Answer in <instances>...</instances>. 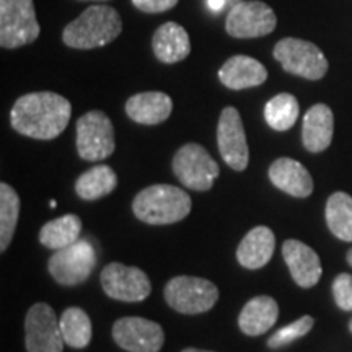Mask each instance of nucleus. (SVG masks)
Here are the masks:
<instances>
[{
	"instance_id": "obj_1",
	"label": "nucleus",
	"mask_w": 352,
	"mask_h": 352,
	"mask_svg": "<svg viewBox=\"0 0 352 352\" xmlns=\"http://www.w3.org/2000/svg\"><path fill=\"white\" fill-rule=\"evenodd\" d=\"M72 114L70 101L54 91H33L20 96L10 111V124L19 134L51 140L67 127Z\"/></svg>"
},
{
	"instance_id": "obj_2",
	"label": "nucleus",
	"mask_w": 352,
	"mask_h": 352,
	"mask_svg": "<svg viewBox=\"0 0 352 352\" xmlns=\"http://www.w3.org/2000/svg\"><path fill=\"white\" fill-rule=\"evenodd\" d=\"M122 32V20L116 8L90 6L63 32V41L72 50H95L113 43Z\"/></svg>"
},
{
	"instance_id": "obj_3",
	"label": "nucleus",
	"mask_w": 352,
	"mask_h": 352,
	"mask_svg": "<svg viewBox=\"0 0 352 352\" xmlns=\"http://www.w3.org/2000/svg\"><path fill=\"white\" fill-rule=\"evenodd\" d=\"M191 197L184 189L171 184H152L134 197V215L148 226H170L191 212Z\"/></svg>"
},
{
	"instance_id": "obj_4",
	"label": "nucleus",
	"mask_w": 352,
	"mask_h": 352,
	"mask_svg": "<svg viewBox=\"0 0 352 352\" xmlns=\"http://www.w3.org/2000/svg\"><path fill=\"white\" fill-rule=\"evenodd\" d=\"M39 32L33 0H0V46L3 50L32 44Z\"/></svg>"
},
{
	"instance_id": "obj_5",
	"label": "nucleus",
	"mask_w": 352,
	"mask_h": 352,
	"mask_svg": "<svg viewBox=\"0 0 352 352\" xmlns=\"http://www.w3.org/2000/svg\"><path fill=\"white\" fill-rule=\"evenodd\" d=\"M274 59L292 76L320 80L328 72V59L318 46L305 39L284 38L274 46Z\"/></svg>"
},
{
	"instance_id": "obj_6",
	"label": "nucleus",
	"mask_w": 352,
	"mask_h": 352,
	"mask_svg": "<svg viewBox=\"0 0 352 352\" xmlns=\"http://www.w3.org/2000/svg\"><path fill=\"white\" fill-rule=\"evenodd\" d=\"M165 300L183 315L206 314L219 300V289L208 279L176 276L165 285Z\"/></svg>"
},
{
	"instance_id": "obj_7",
	"label": "nucleus",
	"mask_w": 352,
	"mask_h": 352,
	"mask_svg": "<svg viewBox=\"0 0 352 352\" xmlns=\"http://www.w3.org/2000/svg\"><path fill=\"white\" fill-rule=\"evenodd\" d=\"M173 173L183 186L192 191H209L220 168L204 147L196 142L184 144L173 157Z\"/></svg>"
},
{
	"instance_id": "obj_8",
	"label": "nucleus",
	"mask_w": 352,
	"mask_h": 352,
	"mask_svg": "<svg viewBox=\"0 0 352 352\" xmlns=\"http://www.w3.org/2000/svg\"><path fill=\"white\" fill-rule=\"evenodd\" d=\"M77 152L82 160L98 162L111 157L114 142V127L107 113L88 111L77 121Z\"/></svg>"
},
{
	"instance_id": "obj_9",
	"label": "nucleus",
	"mask_w": 352,
	"mask_h": 352,
	"mask_svg": "<svg viewBox=\"0 0 352 352\" xmlns=\"http://www.w3.org/2000/svg\"><path fill=\"white\" fill-rule=\"evenodd\" d=\"M95 264L96 252L94 245L87 240H77L67 248L57 250L47 261V270L57 284L72 287L88 280Z\"/></svg>"
},
{
	"instance_id": "obj_10",
	"label": "nucleus",
	"mask_w": 352,
	"mask_h": 352,
	"mask_svg": "<svg viewBox=\"0 0 352 352\" xmlns=\"http://www.w3.org/2000/svg\"><path fill=\"white\" fill-rule=\"evenodd\" d=\"M277 16L272 8L261 0L236 2L228 12L226 32L236 39H253L271 34L276 30Z\"/></svg>"
},
{
	"instance_id": "obj_11",
	"label": "nucleus",
	"mask_w": 352,
	"mask_h": 352,
	"mask_svg": "<svg viewBox=\"0 0 352 352\" xmlns=\"http://www.w3.org/2000/svg\"><path fill=\"white\" fill-rule=\"evenodd\" d=\"M64 338L56 311L47 303H34L25 318V346L28 352H63Z\"/></svg>"
},
{
	"instance_id": "obj_12",
	"label": "nucleus",
	"mask_w": 352,
	"mask_h": 352,
	"mask_svg": "<svg viewBox=\"0 0 352 352\" xmlns=\"http://www.w3.org/2000/svg\"><path fill=\"white\" fill-rule=\"evenodd\" d=\"M101 287L108 297L121 302H142L151 296L152 284L142 270L111 263L101 271Z\"/></svg>"
},
{
	"instance_id": "obj_13",
	"label": "nucleus",
	"mask_w": 352,
	"mask_h": 352,
	"mask_svg": "<svg viewBox=\"0 0 352 352\" xmlns=\"http://www.w3.org/2000/svg\"><path fill=\"white\" fill-rule=\"evenodd\" d=\"M217 145L223 162L235 171L246 170L250 162V148L246 142L243 121L239 109L227 107L222 109L217 124Z\"/></svg>"
},
{
	"instance_id": "obj_14",
	"label": "nucleus",
	"mask_w": 352,
	"mask_h": 352,
	"mask_svg": "<svg viewBox=\"0 0 352 352\" xmlns=\"http://www.w3.org/2000/svg\"><path fill=\"white\" fill-rule=\"evenodd\" d=\"M113 340L127 352H158L164 347V328L140 316H124L113 324Z\"/></svg>"
},
{
	"instance_id": "obj_15",
	"label": "nucleus",
	"mask_w": 352,
	"mask_h": 352,
	"mask_svg": "<svg viewBox=\"0 0 352 352\" xmlns=\"http://www.w3.org/2000/svg\"><path fill=\"white\" fill-rule=\"evenodd\" d=\"M283 256L297 285L310 289L318 284L323 270H321L320 256L314 248H310L303 241L285 240L283 245Z\"/></svg>"
},
{
	"instance_id": "obj_16",
	"label": "nucleus",
	"mask_w": 352,
	"mask_h": 352,
	"mask_svg": "<svg viewBox=\"0 0 352 352\" xmlns=\"http://www.w3.org/2000/svg\"><path fill=\"white\" fill-rule=\"evenodd\" d=\"M271 183L277 189L294 197H308L314 192V178L300 162L289 157H280L270 166Z\"/></svg>"
},
{
	"instance_id": "obj_17",
	"label": "nucleus",
	"mask_w": 352,
	"mask_h": 352,
	"mask_svg": "<svg viewBox=\"0 0 352 352\" xmlns=\"http://www.w3.org/2000/svg\"><path fill=\"white\" fill-rule=\"evenodd\" d=\"M219 80L228 90H246L263 85L267 80V70L259 60L250 56H233L219 70Z\"/></svg>"
},
{
	"instance_id": "obj_18",
	"label": "nucleus",
	"mask_w": 352,
	"mask_h": 352,
	"mask_svg": "<svg viewBox=\"0 0 352 352\" xmlns=\"http://www.w3.org/2000/svg\"><path fill=\"white\" fill-rule=\"evenodd\" d=\"M173 111V101L164 91H142L126 101V113L138 124L155 126L166 121Z\"/></svg>"
},
{
	"instance_id": "obj_19",
	"label": "nucleus",
	"mask_w": 352,
	"mask_h": 352,
	"mask_svg": "<svg viewBox=\"0 0 352 352\" xmlns=\"http://www.w3.org/2000/svg\"><path fill=\"white\" fill-rule=\"evenodd\" d=\"M334 116L331 108L324 103L314 104L303 118V147L311 153L327 151L333 140Z\"/></svg>"
},
{
	"instance_id": "obj_20",
	"label": "nucleus",
	"mask_w": 352,
	"mask_h": 352,
	"mask_svg": "<svg viewBox=\"0 0 352 352\" xmlns=\"http://www.w3.org/2000/svg\"><path fill=\"white\" fill-rule=\"evenodd\" d=\"M153 54L160 63L176 64L186 59L191 52V41L186 30L179 23L168 21L158 26L152 38Z\"/></svg>"
},
{
	"instance_id": "obj_21",
	"label": "nucleus",
	"mask_w": 352,
	"mask_h": 352,
	"mask_svg": "<svg viewBox=\"0 0 352 352\" xmlns=\"http://www.w3.org/2000/svg\"><path fill=\"white\" fill-rule=\"evenodd\" d=\"M276 248V236L271 228L259 226L245 235L236 250V259L246 270H259L271 261Z\"/></svg>"
},
{
	"instance_id": "obj_22",
	"label": "nucleus",
	"mask_w": 352,
	"mask_h": 352,
	"mask_svg": "<svg viewBox=\"0 0 352 352\" xmlns=\"http://www.w3.org/2000/svg\"><path fill=\"white\" fill-rule=\"evenodd\" d=\"M279 305L270 296H258L241 308L239 327L246 336H261L276 324Z\"/></svg>"
},
{
	"instance_id": "obj_23",
	"label": "nucleus",
	"mask_w": 352,
	"mask_h": 352,
	"mask_svg": "<svg viewBox=\"0 0 352 352\" xmlns=\"http://www.w3.org/2000/svg\"><path fill=\"white\" fill-rule=\"evenodd\" d=\"M82 220L76 214H65L63 217L46 222L39 232V241L50 250H63L80 240Z\"/></svg>"
},
{
	"instance_id": "obj_24",
	"label": "nucleus",
	"mask_w": 352,
	"mask_h": 352,
	"mask_svg": "<svg viewBox=\"0 0 352 352\" xmlns=\"http://www.w3.org/2000/svg\"><path fill=\"white\" fill-rule=\"evenodd\" d=\"M118 186V176L108 165H96L82 173L76 182V192L80 199L96 201L111 195Z\"/></svg>"
},
{
	"instance_id": "obj_25",
	"label": "nucleus",
	"mask_w": 352,
	"mask_h": 352,
	"mask_svg": "<svg viewBox=\"0 0 352 352\" xmlns=\"http://www.w3.org/2000/svg\"><path fill=\"white\" fill-rule=\"evenodd\" d=\"M324 217L328 228L336 239L352 241V196L342 191L329 196Z\"/></svg>"
},
{
	"instance_id": "obj_26",
	"label": "nucleus",
	"mask_w": 352,
	"mask_h": 352,
	"mask_svg": "<svg viewBox=\"0 0 352 352\" xmlns=\"http://www.w3.org/2000/svg\"><path fill=\"white\" fill-rule=\"evenodd\" d=\"M60 331L64 342L74 349H83L91 341V321L85 310L78 307L65 308L60 315Z\"/></svg>"
},
{
	"instance_id": "obj_27",
	"label": "nucleus",
	"mask_w": 352,
	"mask_h": 352,
	"mask_svg": "<svg viewBox=\"0 0 352 352\" xmlns=\"http://www.w3.org/2000/svg\"><path fill=\"white\" fill-rule=\"evenodd\" d=\"M20 217V196L10 184L0 183V252H6L15 235Z\"/></svg>"
},
{
	"instance_id": "obj_28",
	"label": "nucleus",
	"mask_w": 352,
	"mask_h": 352,
	"mask_svg": "<svg viewBox=\"0 0 352 352\" xmlns=\"http://www.w3.org/2000/svg\"><path fill=\"white\" fill-rule=\"evenodd\" d=\"M264 118L271 129L284 132L297 122L298 101L290 94H279L267 101L264 107Z\"/></svg>"
},
{
	"instance_id": "obj_29",
	"label": "nucleus",
	"mask_w": 352,
	"mask_h": 352,
	"mask_svg": "<svg viewBox=\"0 0 352 352\" xmlns=\"http://www.w3.org/2000/svg\"><path fill=\"white\" fill-rule=\"evenodd\" d=\"M315 320L310 315H303L300 318L294 321V323L287 324V327L280 328L279 331H276L272 336L267 340V347L270 349H280V347L289 346L290 342L305 336L310 333V329L314 328Z\"/></svg>"
},
{
	"instance_id": "obj_30",
	"label": "nucleus",
	"mask_w": 352,
	"mask_h": 352,
	"mask_svg": "<svg viewBox=\"0 0 352 352\" xmlns=\"http://www.w3.org/2000/svg\"><path fill=\"white\" fill-rule=\"evenodd\" d=\"M333 297L336 305L344 311H352V276L347 272L336 276L333 280Z\"/></svg>"
},
{
	"instance_id": "obj_31",
	"label": "nucleus",
	"mask_w": 352,
	"mask_h": 352,
	"mask_svg": "<svg viewBox=\"0 0 352 352\" xmlns=\"http://www.w3.org/2000/svg\"><path fill=\"white\" fill-rule=\"evenodd\" d=\"M179 0H132V6L144 13H164L178 6Z\"/></svg>"
},
{
	"instance_id": "obj_32",
	"label": "nucleus",
	"mask_w": 352,
	"mask_h": 352,
	"mask_svg": "<svg viewBox=\"0 0 352 352\" xmlns=\"http://www.w3.org/2000/svg\"><path fill=\"white\" fill-rule=\"evenodd\" d=\"M223 2H226V0H208L209 7L212 8V10H220V8L223 7Z\"/></svg>"
},
{
	"instance_id": "obj_33",
	"label": "nucleus",
	"mask_w": 352,
	"mask_h": 352,
	"mask_svg": "<svg viewBox=\"0 0 352 352\" xmlns=\"http://www.w3.org/2000/svg\"><path fill=\"white\" fill-rule=\"evenodd\" d=\"M182 352H210V351H202V349H196V347H188V349H184Z\"/></svg>"
},
{
	"instance_id": "obj_34",
	"label": "nucleus",
	"mask_w": 352,
	"mask_h": 352,
	"mask_svg": "<svg viewBox=\"0 0 352 352\" xmlns=\"http://www.w3.org/2000/svg\"><path fill=\"white\" fill-rule=\"evenodd\" d=\"M346 259H347V263H349V266L352 267V248L349 250V252H347V254H346Z\"/></svg>"
},
{
	"instance_id": "obj_35",
	"label": "nucleus",
	"mask_w": 352,
	"mask_h": 352,
	"mask_svg": "<svg viewBox=\"0 0 352 352\" xmlns=\"http://www.w3.org/2000/svg\"><path fill=\"white\" fill-rule=\"evenodd\" d=\"M83 2H104V0H83Z\"/></svg>"
},
{
	"instance_id": "obj_36",
	"label": "nucleus",
	"mask_w": 352,
	"mask_h": 352,
	"mask_svg": "<svg viewBox=\"0 0 352 352\" xmlns=\"http://www.w3.org/2000/svg\"><path fill=\"white\" fill-rule=\"evenodd\" d=\"M349 329H351V333H352V320L349 321Z\"/></svg>"
}]
</instances>
